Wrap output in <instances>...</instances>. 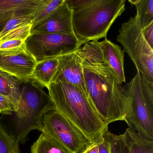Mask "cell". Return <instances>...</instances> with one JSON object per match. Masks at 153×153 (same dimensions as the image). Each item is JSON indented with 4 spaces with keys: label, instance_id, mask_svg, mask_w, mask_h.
I'll use <instances>...</instances> for the list:
<instances>
[{
    "label": "cell",
    "instance_id": "3957f363",
    "mask_svg": "<svg viewBox=\"0 0 153 153\" xmlns=\"http://www.w3.org/2000/svg\"><path fill=\"white\" fill-rule=\"evenodd\" d=\"M47 90L55 110L91 142L108 127L97 112L87 95L75 86L63 82H53Z\"/></svg>",
    "mask_w": 153,
    "mask_h": 153
},
{
    "label": "cell",
    "instance_id": "4316f807",
    "mask_svg": "<svg viewBox=\"0 0 153 153\" xmlns=\"http://www.w3.org/2000/svg\"><path fill=\"white\" fill-rule=\"evenodd\" d=\"M142 34L148 44L153 49V22L142 28Z\"/></svg>",
    "mask_w": 153,
    "mask_h": 153
},
{
    "label": "cell",
    "instance_id": "2e32d148",
    "mask_svg": "<svg viewBox=\"0 0 153 153\" xmlns=\"http://www.w3.org/2000/svg\"><path fill=\"white\" fill-rule=\"evenodd\" d=\"M83 63L88 64L105 63L102 42L94 40L85 43L76 51Z\"/></svg>",
    "mask_w": 153,
    "mask_h": 153
},
{
    "label": "cell",
    "instance_id": "484cf974",
    "mask_svg": "<svg viewBox=\"0 0 153 153\" xmlns=\"http://www.w3.org/2000/svg\"><path fill=\"white\" fill-rule=\"evenodd\" d=\"M25 41L22 40H12L0 43V51L14 50L25 46Z\"/></svg>",
    "mask_w": 153,
    "mask_h": 153
},
{
    "label": "cell",
    "instance_id": "e0dca14e",
    "mask_svg": "<svg viewBox=\"0 0 153 153\" xmlns=\"http://www.w3.org/2000/svg\"><path fill=\"white\" fill-rule=\"evenodd\" d=\"M31 153H68L67 150L44 132H42L31 147Z\"/></svg>",
    "mask_w": 153,
    "mask_h": 153
},
{
    "label": "cell",
    "instance_id": "5b68a950",
    "mask_svg": "<svg viewBox=\"0 0 153 153\" xmlns=\"http://www.w3.org/2000/svg\"><path fill=\"white\" fill-rule=\"evenodd\" d=\"M123 87L127 106L124 121L129 128L153 140V83L137 71Z\"/></svg>",
    "mask_w": 153,
    "mask_h": 153
},
{
    "label": "cell",
    "instance_id": "ffe728a7",
    "mask_svg": "<svg viewBox=\"0 0 153 153\" xmlns=\"http://www.w3.org/2000/svg\"><path fill=\"white\" fill-rule=\"evenodd\" d=\"M33 15H21L10 19L0 33V39L7 33L21 26L32 24Z\"/></svg>",
    "mask_w": 153,
    "mask_h": 153
},
{
    "label": "cell",
    "instance_id": "44dd1931",
    "mask_svg": "<svg viewBox=\"0 0 153 153\" xmlns=\"http://www.w3.org/2000/svg\"><path fill=\"white\" fill-rule=\"evenodd\" d=\"M32 24L21 26L7 33L0 39V43L12 40H22L26 41L30 36Z\"/></svg>",
    "mask_w": 153,
    "mask_h": 153
},
{
    "label": "cell",
    "instance_id": "277c9868",
    "mask_svg": "<svg viewBox=\"0 0 153 153\" xmlns=\"http://www.w3.org/2000/svg\"><path fill=\"white\" fill-rule=\"evenodd\" d=\"M21 97L14 112L17 131V138L25 144L34 130L42 131V120L48 112L55 110L53 103L41 83L33 78L21 81Z\"/></svg>",
    "mask_w": 153,
    "mask_h": 153
},
{
    "label": "cell",
    "instance_id": "30bf717a",
    "mask_svg": "<svg viewBox=\"0 0 153 153\" xmlns=\"http://www.w3.org/2000/svg\"><path fill=\"white\" fill-rule=\"evenodd\" d=\"M72 14L66 0L40 22L32 25L30 35L42 33L72 34Z\"/></svg>",
    "mask_w": 153,
    "mask_h": 153
},
{
    "label": "cell",
    "instance_id": "7a4b0ae2",
    "mask_svg": "<svg viewBox=\"0 0 153 153\" xmlns=\"http://www.w3.org/2000/svg\"><path fill=\"white\" fill-rule=\"evenodd\" d=\"M72 11V26L82 45L105 38L115 20L125 10L126 0H66Z\"/></svg>",
    "mask_w": 153,
    "mask_h": 153
},
{
    "label": "cell",
    "instance_id": "ac0fdd59",
    "mask_svg": "<svg viewBox=\"0 0 153 153\" xmlns=\"http://www.w3.org/2000/svg\"><path fill=\"white\" fill-rule=\"evenodd\" d=\"M137 9L136 16L139 19L142 28L153 22V0H129Z\"/></svg>",
    "mask_w": 153,
    "mask_h": 153
},
{
    "label": "cell",
    "instance_id": "603a6c76",
    "mask_svg": "<svg viewBox=\"0 0 153 153\" xmlns=\"http://www.w3.org/2000/svg\"><path fill=\"white\" fill-rule=\"evenodd\" d=\"M106 132L111 146V153H125V146L120 135L112 133L108 128L106 129Z\"/></svg>",
    "mask_w": 153,
    "mask_h": 153
},
{
    "label": "cell",
    "instance_id": "cb8c5ba5",
    "mask_svg": "<svg viewBox=\"0 0 153 153\" xmlns=\"http://www.w3.org/2000/svg\"><path fill=\"white\" fill-rule=\"evenodd\" d=\"M16 111V106L11 100L0 94V114L10 115Z\"/></svg>",
    "mask_w": 153,
    "mask_h": 153
},
{
    "label": "cell",
    "instance_id": "9c48e42d",
    "mask_svg": "<svg viewBox=\"0 0 153 153\" xmlns=\"http://www.w3.org/2000/svg\"><path fill=\"white\" fill-rule=\"evenodd\" d=\"M36 62L25 47L0 51V70L23 81L32 77Z\"/></svg>",
    "mask_w": 153,
    "mask_h": 153
},
{
    "label": "cell",
    "instance_id": "7c38bea8",
    "mask_svg": "<svg viewBox=\"0 0 153 153\" xmlns=\"http://www.w3.org/2000/svg\"><path fill=\"white\" fill-rule=\"evenodd\" d=\"M102 47L105 64L112 72L120 83L126 82L124 71V51L120 47L105 38L102 42Z\"/></svg>",
    "mask_w": 153,
    "mask_h": 153
},
{
    "label": "cell",
    "instance_id": "9a60e30c",
    "mask_svg": "<svg viewBox=\"0 0 153 153\" xmlns=\"http://www.w3.org/2000/svg\"><path fill=\"white\" fill-rule=\"evenodd\" d=\"M21 87L20 79L0 70V94L11 100L16 106V111L20 102Z\"/></svg>",
    "mask_w": 153,
    "mask_h": 153
},
{
    "label": "cell",
    "instance_id": "83f0119b",
    "mask_svg": "<svg viewBox=\"0 0 153 153\" xmlns=\"http://www.w3.org/2000/svg\"><path fill=\"white\" fill-rule=\"evenodd\" d=\"M82 153H98L97 138L93 141Z\"/></svg>",
    "mask_w": 153,
    "mask_h": 153
},
{
    "label": "cell",
    "instance_id": "ba28073f",
    "mask_svg": "<svg viewBox=\"0 0 153 153\" xmlns=\"http://www.w3.org/2000/svg\"><path fill=\"white\" fill-rule=\"evenodd\" d=\"M74 33L30 35L26 40V50L36 62L76 52L81 45Z\"/></svg>",
    "mask_w": 153,
    "mask_h": 153
},
{
    "label": "cell",
    "instance_id": "d4e9b609",
    "mask_svg": "<svg viewBox=\"0 0 153 153\" xmlns=\"http://www.w3.org/2000/svg\"><path fill=\"white\" fill-rule=\"evenodd\" d=\"M107 128L108 126L97 138L98 153H111V146L106 132Z\"/></svg>",
    "mask_w": 153,
    "mask_h": 153
},
{
    "label": "cell",
    "instance_id": "8992f818",
    "mask_svg": "<svg viewBox=\"0 0 153 153\" xmlns=\"http://www.w3.org/2000/svg\"><path fill=\"white\" fill-rule=\"evenodd\" d=\"M142 27L136 16L122 25L116 40L120 42L146 80L153 83V49L148 44L142 34Z\"/></svg>",
    "mask_w": 153,
    "mask_h": 153
},
{
    "label": "cell",
    "instance_id": "8fae6325",
    "mask_svg": "<svg viewBox=\"0 0 153 153\" xmlns=\"http://www.w3.org/2000/svg\"><path fill=\"white\" fill-rule=\"evenodd\" d=\"M53 82H63L75 86L87 95L82 60L76 52L60 56Z\"/></svg>",
    "mask_w": 153,
    "mask_h": 153
},
{
    "label": "cell",
    "instance_id": "d6986e66",
    "mask_svg": "<svg viewBox=\"0 0 153 153\" xmlns=\"http://www.w3.org/2000/svg\"><path fill=\"white\" fill-rule=\"evenodd\" d=\"M0 153H21L18 140L7 131L1 120Z\"/></svg>",
    "mask_w": 153,
    "mask_h": 153
},
{
    "label": "cell",
    "instance_id": "4fadbf2b",
    "mask_svg": "<svg viewBox=\"0 0 153 153\" xmlns=\"http://www.w3.org/2000/svg\"><path fill=\"white\" fill-rule=\"evenodd\" d=\"M125 153H153V140H149L130 128L120 135Z\"/></svg>",
    "mask_w": 153,
    "mask_h": 153
},
{
    "label": "cell",
    "instance_id": "5bb4252c",
    "mask_svg": "<svg viewBox=\"0 0 153 153\" xmlns=\"http://www.w3.org/2000/svg\"><path fill=\"white\" fill-rule=\"evenodd\" d=\"M59 57L49 58L36 62L32 77L48 89L52 82L59 65Z\"/></svg>",
    "mask_w": 153,
    "mask_h": 153
},
{
    "label": "cell",
    "instance_id": "6da1fadb",
    "mask_svg": "<svg viewBox=\"0 0 153 153\" xmlns=\"http://www.w3.org/2000/svg\"><path fill=\"white\" fill-rule=\"evenodd\" d=\"M82 65L88 97L102 120L107 126L124 121L127 106L121 83L105 63Z\"/></svg>",
    "mask_w": 153,
    "mask_h": 153
},
{
    "label": "cell",
    "instance_id": "7402d4cb",
    "mask_svg": "<svg viewBox=\"0 0 153 153\" xmlns=\"http://www.w3.org/2000/svg\"><path fill=\"white\" fill-rule=\"evenodd\" d=\"M64 1L65 0H49L45 7L34 16L32 25H35L47 16L50 13L62 5Z\"/></svg>",
    "mask_w": 153,
    "mask_h": 153
},
{
    "label": "cell",
    "instance_id": "52a82bcc",
    "mask_svg": "<svg viewBox=\"0 0 153 153\" xmlns=\"http://www.w3.org/2000/svg\"><path fill=\"white\" fill-rule=\"evenodd\" d=\"M61 145L68 153H82L92 142L64 116L50 111L42 120V131Z\"/></svg>",
    "mask_w": 153,
    "mask_h": 153
}]
</instances>
